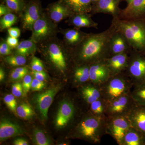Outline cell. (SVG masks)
Masks as SVG:
<instances>
[{"mask_svg": "<svg viewBox=\"0 0 145 145\" xmlns=\"http://www.w3.org/2000/svg\"><path fill=\"white\" fill-rule=\"evenodd\" d=\"M111 24L106 30L98 34H88L80 44L72 49L79 65H90L110 57V41L115 31Z\"/></svg>", "mask_w": 145, "mask_h": 145, "instance_id": "6da1fadb", "label": "cell"}, {"mask_svg": "<svg viewBox=\"0 0 145 145\" xmlns=\"http://www.w3.org/2000/svg\"><path fill=\"white\" fill-rule=\"evenodd\" d=\"M111 24L128 42L133 50L145 53V19L123 20L113 18Z\"/></svg>", "mask_w": 145, "mask_h": 145, "instance_id": "7a4b0ae2", "label": "cell"}, {"mask_svg": "<svg viewBox=\"0 0 145 145\" xmlns=\"http://www.w3.org/2000/svg\"><path fill=\"white\" fill-rule=\"evenodd\" d=\"M130 79L127 75L121 73L112 76L105 83L101 89L102 96L106 102L113 101L125 93L130 92L131 84Z\"/></svg>", "mask_w": 145, "mask_h": 145, "instance_id": "3957f363", "label": "cell"}, {"mask_svg": "<svg viewBox=\"0 0 145 145\" xmlns=\"http://www.w3.org/2000/svg\"><path fill=\"white\" fill-rule=\"evenodd\" d=\"M105 121L103 116L94 115L86 117L78 125V133L94 143H99L105 129Z\"/></svg>", "mask_w": 145, "mask_h": 145, "instance_id": "277c9868", "label": "cell"}, {"mask_svg": "<svg viewBox=\"0 0 145 145\" xmlns=\"http://www.w3.org/2000/svg\"><path fill=\"white\" fill-rule=\"evenodd\" d=\"M127 76L133 84L145 81V53L132 50L129 53Z\"/></svg>", "mask_w": 145, "mask_h": 145, "instance_id": "5b68a950", "label": "cell"}, {"mask_svg": "<svg viewBox=\"0 0 145 145\" xmlns=\"http://www.w3.org/2000/svg\"><path fill=\"white\" fill-rule=\"evenodd\" d=\"M31 31V40L37 44L53 36L56 31V27L48 16L42 13L34 24Z\"/></svg>", "mask_w": 145, "mask_h": 145, "instance_id": "8992f818", "label": "cell"}, {"mask_svg": "<svg viewBox=\"0 0 145 145\" xmlns=\"http://www.w3.org/2000/svg\"><path fill=\"white\" fill-rule=\"evenodd\" d=\"M131 127L127 115L112 117L106 126V130L120 145H122L126 133Z\"/></svg>", "mask_w": 145, "mask_h": 145, "instance_id": "52a82bcc", "label": "cell"}, {"mask_svg": "<svg viewBox=\"0 0 145 145\" xmlns=\"http://www.w3.org/2000/svg\"><path fill=\"white\" fill-rule=\"evenodd\" d=\"M46 52L53 65L60 72H64L67 63L65 53L64 45L57 41H50L45 45Z\"/></svg>", "mask_w": 145, "mask_h": 145, "instance_id": "ba28073f", "label": "cell"}, {"mask_svg": "<svg viewBox=\"0 0 145 145\" xmlns=\"http://www.w3.org/2000/svg\"><path fill=\"white\" fill-rule=\"evenodd\" d=\"M135 105L129 92L113 101L106 102V111L111 117L127 115Z\"/></svg>", "mask_w": 145, "mask_h": 145, "instance_id": "9c48e42d", "label": "cell"}, {"mask_svg": "<svg viewBox=\"0 0 145 145\" xmlns=\"http://www.w3.org/2000/svg\"><path fill=\"white\" fill-rule=\"evenodd\" d=\"M42 14L39 0H30L26 3L23 11L22 19L23 28L25 30H31L34 24Z\"/></svg>", "mask_w": 145, "mask_h": 145, "instance_id": "30bf717a", "label": "cell"}, {"mask_svg": "<svg viewBox=\"0 0 145 145\" xmlns=\"http://www.w3.org/2000/svg\"><path fill=\"white\" fill-rule=\"evenodd\" d=\"M119 19L123 20L145 19V0H133L124 9H121Z\"/></svg>", "mask_w": 145, "mask_h": 145, "instance_id": "8fae6325", "label": "cell"}, {"mask_svg": "<svg viewBox=\"0 0 145 145\" xmlns=\"http://www.w3.org/2000/svg\"><path fill=\"white\" fill-rule=\"evenodd\" d=\"M59 89V86L54 87L36 95L35 102L43 119H47L48 109Z\"/></svg>", "mask_w": 145, "mask_h": 145, "instance_id": "7c38bea8", "label": "cell"}, {"mask_svg": "<svg viewBox=\"0 0 145 145\" xmlns=\"http://www.w3.org/2000/svg\"><path fill=\"white\" fill-rule=\"evenodd\" d=\"M111 77L105 60L89 66V80L95 84L103 85Z\"/></svg>", "mask_w": 145, "mask_h": 145, "instance_id": "4fadbf2b", "label": "cell"}, {"mask_svg": "<svg viewBox=\"0 0 145 145\" xmlns=\"http://www.w3.org/2000/svg\"><path fill=\"white\" fill-rule=\"evenodd\" d=\"M129 58V53L125 52L112 55L105 60L111 76L120 74L126 70Z\"/></svg>", "mask_w": 145, "mask_h": 145, "instance_id": "5bb4252c", "label": "cell"}, {"mask_svg": "<svg viewBox=\"0 0 145 145\" xmlns=\"http://www.w3.org/2000/svg\"><path fill=\"white\" fill-rule=\"evenodd\" d=\"M75 107L71 101L65 100L60 104L55 117V125L59 128L64 127L74 115Z\"/></svg>", "mask_w": 145, "mask_h": 145, "instance_id": "9a60e30c", "label": "cell"}, {"mask_svg": "<svg viewBox=\"0 0 145 145\" xmlns=\"http://www.w3.org/2000/svg\"><path fill=\"white\" fill-rule=\"evenodd\" d=\"M121 1V0H99L92 5L90 13L110 14L113 18H117L121 12L119 5Z\"/></svg>", "mask_w": 145, "mask_h": 145, "instance_id": "2e32d148", "label": "cell"}, {"mask_svg": "<svg viewBox=\"0 0 145 145\" xmlns=\"http://www.w3.org/2000/svg\"><path fill=\"white\" fill-rule=\"evenodd\" d=\"M132 50L128 42L123 34L120 31L115 29L110 41V56L125 52L130 53Z\"/></svg>", "mask_w": 145, "mask_h": 145, "instance_id": "e0dca14e", "label": "cell"}, {"mask_svg": "<svg viewBox=\"0 0 145 145\" xmlns=\"http://www.w3.org/2000/svg\"><path fill=\"white\" fill-rule=\"evenodd\" d=\"M47 10L48 17L54 23L69 18L73 14L66 6L59 1L50 5Z\"/></svg>", "mask_w": 145, "mask_h": 145, "instance_id": "ac0fdd59", "label": "cell"}, {"mask_svg": "<svg viewBox=\"0 0 145 145\" xmlns=\"http://www.w3.org/2000/svg\"><path fill=\"white\" fill-rule=\"evenodd\" d=\"M127 115L131 126L145 136V106L135 105Z\"/></svg>", "mask_w": 145, "mask_h": 145, "instance_id": "d6986e66", "label": "cell"}, {"mask_svg": "<svg viewBox=\"0 0 145 145\" xmlns=\"http://www.w3.org/2000/svg\"><path fill=\"white\" fill-rule=\"evenodd\" d=\"M23 133L22 129L19 125L7 119H3L0 123L1 142L21 135Z\"/></svg>", "mask_w": 145, "mask_h": 145, "instance_id": "ffe728a7", "label": "cell"}, {"mask_svg": "<svg viewBox=\"0 0 145 145\" xmlns=\"http://www.w3.org/2000/svg\"><path fill=\"white\" fill-rule=\"evenodd\" d=\"M69 24L78 29L82 27L97 28L98 24L91 19L89 13H73L69 19Z\"/></svg>", "mask_w": 145, "mask_h": 145, "instance_id": "44dd1931", "label": "cell"}, {"mask_svg": "<svg viewBox=\"0 0 145 145\" xmlns=\"http://www.w3.org/2000/svg\"><path fill=\"white\" fill-rule=\"evenodd\" d=\"M87 34L75 27L65 29L63 31L65 45L73 49L80 43Z\"/></svg>", "mask_w": 145, "mask_h": 145, "instance_id": "7402d4cb", "label": "cell"}, {"mask_svg": "<svg viewBox=\"0 0 145 145\" xmlns=\"http://www.w3.org/2000/svg\"><path fill=\"white\" fill-rule=\"evenodd\" d=\"M73 13H90L92 9L91 0H59Z\"/></svg>", "mask_w": 145, "mask_h": 145, "instance_id": "603a6c76", "label": "cell"}, {"mask_svg": "<svg viewBox=\"0 0 145 145\" xmlns=\"http://www.w3.org/2000/svg\"><path fill=\"white\" fill-rule=\"evenodd\" d=\"M122 145H145V136L131 127L126 133Z\"/></svg>", "mask_w": 145, "mask_h": 145, "instance_id": "cb8c5ba5", "label": "cell"}, {"mask_svg": "<svg viewBox=\"0 0 145 145\" xmlns=\"http://www.w3.org/2000/svg\"><path fill=\"white\" fill-rule=\"evenodd\" d=\"M130 93L135 105L145 106V81L133 84Z\"/></svg>", "mask_w": 145, "mask_h": 145, "instance_id": "d4e9b609", "label": "cell"}, {"mask_svg": "<svg viewBox=\"0 0 145 145\" xmlns=\"http://www.w3.org/2000/svg\"><path fill=\"white\" fill-rule=\"evenodd\" d=\"M82 96L86 102L91 104L94 101L101 99V90L92 86H88L82 88Z\"/></svg>", "mask_w": 145, "mask_h": 145, "instance_id": "484cf974", "label": "cell"}, {"mask_svg": "<svg viewBox=\"0 0 145 145\" xmlns=\"http://www.w3.org/2000/svg\"><path fill=\"white\" fill-rule=\"evenodd\" d=\"M36 44L32 40H24L15 49L16 53L27 57L36 52Z\"/></svg>", "mask_w": 145, "mask_h": 145, "instance_id": "4316f807", "label": "cell"}, {"mask_svg": "<svg viewBox=\"0 0 145 145\" xmlns=\"http://www.w3.org/2000/svg\"><path fill=\"white\" fill-rule=\"evenodd\" d=\"M90 65H79L74 70V80L76 82L83 83L89 80Z\"/></svg>", "mask_w": 145, "mask_h": 145, "instance_id": "83f0119b", "label": "cell"}, {"mask_svg": "<svg viewBox=\"0 0 145 145\" xmlns=\"http://www.w3.org/2000/svg\"><path fill=\"white\" fill-rule=\"evenodd\" d=\"M16 114L22 119L28 120L34 116V112L28 104L23 103L17 107Z\"/></svg>", "mask_w": 145, "mask_h": 145, "instance_id": "f1b7e54d", "label": "cell"}, {"mask_svg": "<svg viewBox=\"0 0 145 145\" xmlns=\"http://www.w3.org/2000/svg\"><path fill=\"white\" fill-rule=\"evenodd\" d=\"M4 4L16 13L22 12L26 6L24 0H3Z\"/></svg>", "mask_w": 145, "mask_h": 145, "instance_id": "f546056e", "label": "cell"}, {"mask_svg": "<svg viewBox=\"0 0 145 145\" xmlns=\"http://www.w3.org/2000/svg\"><path fill=\"white\" fill-rule=\"evenodd\" d=\"M33 140L37 145H51V140L42 130L36 129L33 132Z\"/></svg>", "mask_w": 145, "mask_h": 145, "instance_id": "4dcf8cb0", "label": "cell"}, {"mask_svg": "<svg viewBox=\"0 0 145 145\" xmlns=\"http://www.w3.org/2000/svg\"><path fill=\"white\" fill-rule=\"evenodd\" d=\"M5 61L11 66H21L25 64L26 58L25 56L16 54L7 56L5 58Z\"/></svg>", "mask_w": 145, "mask_h": 145, "instance_id": "1f68e13d", "label": "cell"}, {"mask_svg": "<svg viewBox=\"0 0 145 145\" xmlns=\"http://www.w3.org/2000/svg\"><path fill=\"white\" fill-rule=\"evenodd\" d=\"M17 17L12 12L1 17L0 21L1 30L10 28L16 23Z\"/></svg>", "mask_w": 145, "mask_h": 145, "instance_id": "d6a6232c", "label": "cell"}, {"mask_svg": "<svg viewBox=\"0 0 145 145\" xmlns=\"http://www.w3.org/2000/svg\"><path fill=\"white\" fill-rule=\"evenodd\" d=\"M91 105V109L93 114L96 116H103L106 109V104L105 105L101 99L94 101Z\"/></svg>", "mask_w": 145, "mask_h": 145, "instance_id": "836d02e7", "label": "cell"}, {"mask_svg": "<svg viewBox=\"0 0 145 145\" xmlns=\"http://www.w3.org/2000/svg\"><path fill=\"white\" fill-rule=\"evenodd\" d=\"M13 94H7L5 96L3 100L6 105L10 110L16 113L17 101Z\"/></svg>", "mask_w": 145, "mask_h": 145, "instance_id": "e575fe53", "label": "cell"}, {"mask_svg": "<svg viewBox=\"0 0 145 145\" xmlns=\"http://www.w3.org/2000/svg\"><path fill=\"white\" fill-rule=\"evenodd\" d=\"M31 67L32 71H41L44 69V66L41 60L34 56L31 59Z\"/></svg>", "mask_w": 145, "mask_h": 145, "instance_id": "d590c367", "label": "cell"}, {"mask_svg": "<svg viewBox=\"0 0 145 145\" xmlns=\"http://www.w3.org/2000/svg\"><path fill=\"white\" fill-rule=\"evenodd\" d=\"M33 79L31 75L27 74L23 78L22 86L23 88L24 92L25 93H27L31 89V82Z\"/></svg>", "mask_w": 145, "mask_h": 145, "instance_id": "8d00e7d4", "label": "cell"}, {"mask_svg": "<svg viewBox=\"0 0 145 145\" xmlns=\"http://www.w3.org/2000/svg\"><path fill=\"white\" fill-rule=\"evenodd\" d=\"M12 48L8 46L6 41L2 40L0 44V54L4 56H8L12 53Z\"/></svg>", "mask_w": 145, "mask_h": 145, "instance_id": "74e56055", "label": "cell"}, {"mask_svg": "<svg viewBox=\"0 0 145 145\" xmlns=\"http://www.w3.org/2000/svg\"><path fill=\"white\" fill-rule=\"evenodd\" d=\"M23 91L22 84L21 83H15L12 85V93L15 97H20L22 95Z\"/></svg>", "mask_w": 145, "mask_h": 145, "instance_id": "f35d334b", "label": "cell"}, {"mask_svg": "<svg viewBox=\"0 0 145 145\" xmlns=\"http://www.w3.org/2000/svg\"><path fill=\"white\" fill-rule=\"evenodd\" d=\"M45 84L44 82L34 78L32 80L31 85V89L33 91H39L42 90L44 87Z\"/></svg>", "mask_w": 145, "mask_h": 145, "instance_id": "ab89813d", "label": "cell"}, {"mask_svg": "<svg viewBox=\"0 0 145 145\" xmlns=\"http://www.w3.org/2000/svg\"><path fill=\"white\" fill-rule=\"evenodd\" d=\"M32 74L34 78L42 82L46 80L47 77L46 72L44 71H32Z\"/></svg>", "mask_w": 145, "mask_h": 145, "instance_id": "60d3db41", "label": "cell"}, {"mask_svg": "<svg viewBox=\"0 0 145 145\" xmlns=\"http://www.w3.org/2000/svg\"><path fill=\"white\" fill-rule=\"evenodd\" d=\"M6 42L9 46L13 49H16L19 44V41L17 38H13L9 36L7 39Z\"/></svg>", "mask_w": 145, "mask_h": 145, "instance_id": "b9f144b4", "label": "cell"}, {"mask_svg": "<svg viewBox=\"0 0 145 145\" xmlns=\"http://www.w3.org/2000/svg\"><path fill=\"white\" fill-rule=\"evenodd\" d=\"M9 36L18 39L21 34L20 29L17 27H11L7 29Z\"/></svg>", "mask_w": 145, "mask_h": 145, "instance_id": "7bdbcfd3", "label": "cell"}, {"mask_svg": "<svg viewBox=\"0 0 145 145\" xmlns=\"http://www.w3.org/2000/svg\"><path fill=\"white\" fill-rule=\"evenodd\" d=\"M25 75L16 72L13 70L10 73V78L12 80L18 81L23 78Z\"/></svg>", "mask_w": 145, "mask_h": 145, "instance_id": "ee69618b", "label": "cell"}, {"mask_svg": "<svg viewBox=\"0 0 145 145\" xmlns=\"http://www.w3.org/2000/svg\"><path fill=\"white\" fill-rule=\"evenodd\" d=\"M11 12H13L12 10L4 4H1L0 5V16L1 17Z\"/></svg>", "mask_w": 145, "mask_h": 145, "instance_id": "f6af8a7d", "label": "cell"}, {"mask_svg": "<svg viewBox=\"0 0 145 145\" xmlns=\"http://www.w3.org/2000/svg\"><path fill=\"white\" fill-rule=\"evenodd\" d=\"M13 144L15 145H27L29 143L27 140L24 138H19L14 140Z\"/></svg>", "mask_w": 145, "mask_h": 145, "instance_id": "bcb514c9", "label": "cell"}, {"mask_svg": "<svg viewBox=\"0 0 145 145\" xmlns=\"http://www.w3.org/2000/svg\"><path fill=\"white\" fill-rule=\"evenodd\" d=\"M14 71H16L19 73H21L23 75H26L27 74L28 72V69L26 67H19L16 68L13 70Z\"/></svg>", "mask_w": 145, "mask_h": 145, "instance_id": "7dc6e473", "label": "cell"}, {"mask_svg": "<svg viewBox=\"0 0 145 145\" xmlns=\"http://www.w3.org/2000/svg\"><path fill=\"white\" fill-rule=\"evenodd\" d=\"M5 77V72L3 68L0 69V81L1 82L3 80Z\"/></svg>", "mask_w": 145, "mask_h": 145, "instance_id": "c3c4849f", "label": "cell"}, {"mask_svg": "<svg viewBox=\"0 0 145 145\" xmlns=\"http://www.w3.org/2000/svg\"><path fill=\"white\" fill-rule=\"evenodd\" d=\"M99 0H91V3H92V5L96 4L97 2L99 1Z\"/></svg>", "mask_w": 145, "mask_h": 145, "instance_id": "681fc988", "label": "cell"}, {"mask_svg": "<svg viewBox=\"0 0 145 145\" xmlns=\"http://www.w3.org/2000/svg\"><path fill=\"white\" fill-rule=\"evenodd\" d=\"M133 0H121V1H125L128 4L129 3H130Z\"/></svg>", "mask_w": 145, "mask_h": 145, "instance_id": "f907efd6", "label": "cell"}]
</instances>
